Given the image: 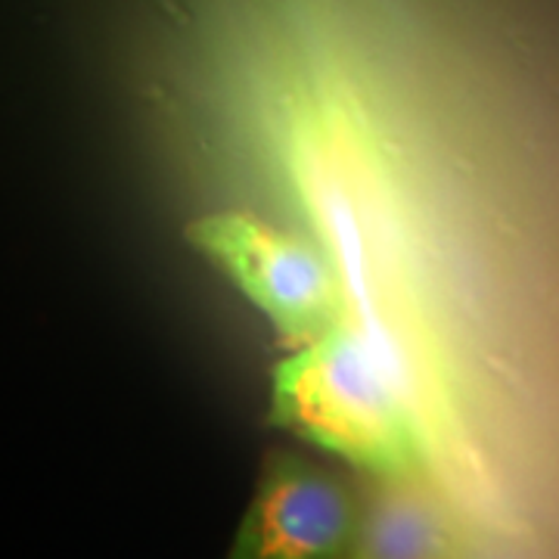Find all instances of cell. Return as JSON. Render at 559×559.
Instances as JSON below:
<instances>
[{
	"mask_svg": "<svg viewBox=\"0 0 559 559\" xmlns=\"http://www.w3.org/2000/svg\"><path fill=\"white\" fill-rule=\"evenodd\" d=\"M271 419L373 479L423 476L429 457L411 392L345 323L280 364Z\"/></svg>",
	"mask_w": 559,
	"mask_h": 559,
	"instance_id": "1",
	"label": "cell"
},
{
	"mask_svg": "<svg viewBox=\"0 0 559 559\" xmlns=\"http://www.w3.org/2000/svg\"><path fill=\"white\" fill-rule=\"evenodd\" d=\"M190 240L237 280L289 342H314L342 323L336 274L308 242L249 215L202 218L190 227Z\"/></svg>",
	"mask_w": 559,
	"mask_h": 559,
	"instance_id": "2",
	"label": "cell"
},
{
	"mask_svg": "<svg viewBox=\"0 0 559 559\" xmlns=\"http://www.w3.org/2000/svg\"><path fill=\"white\" fill-rule=\"evenodd\" d=\"M358 520L360 498L336 473L277 451L227 559H348Z\"/></svg>",
	"mask_w": 559,
	"mask_h": 559,
	"instance_id": "3",
	"label": "cell"
},
{
	"mask_svg": "<svg viewBox=\"0 0 559 559\" xmlns=\"http://www.w3.org/2000/svg\"><path fill=\"white\" fill-rule=\"evenodd\" d=\"M460 540L419 476L377 479L360 500L348 559H451Z\"/></svg>",
	"mask_w": 559,
	"mask_h": 559,
	"instance_id": "4",
	"label": "cell"
},
{
	"mask_svg": "<svg viewBox=\"0 0 559 559\" xmlns=\"http://www.w3.org/2000/svg\"><path fill=\"white\" fill-rule=\"evenodd\" d=\"M451 559H498V557H488L485 550H460L457 547V554Z\"/></svg>",
	"mask_w": 559,
	"mask_h": 559,
	"instance_id": "5",
	"label": "cell"
}]
</instances>
